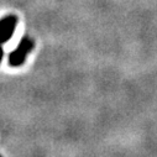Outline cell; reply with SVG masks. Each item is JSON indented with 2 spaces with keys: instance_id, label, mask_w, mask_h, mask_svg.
<instances>
[{
  "instance_id": "6da1fadb",
  "label": "cell",
  "mask_w": 157,
  "mask_h": 157,
  "mask_svg": "<svg viewBox=\"0 0 157 157\" xmlns=\"http://www.w3.org/2000/svg\"><path fill=\"white\" fill-rule=\"evenodd\" d=\"M33 41L29 37H24L17 45V47L9 55V66L11 67H20L26 61L29 52L33 48Z\"/></svg>"
},
{
  "instance_id": "7a4b0ae2",
  "label": "cell",
  "mask_w": 157,
  "mask_h": 157,
  "mask_svg": "<svg viewBox=\"0 0 157 157\" xmlns=\"http://www.w3.org/2000/svg\"><path fill=\"white\" fill-rule=\"evenodd\" d=\"M17 25V17L15 15H8L0 20V45L8 42L15 32Z\"/></svg>"
},
{
  "instance_id": "3957f363",
  "label": "cell",
  "mask_w": 157,
  "mask_h": 157,
  "mask_svg": "<svg viewBox=\"0 0 157 157\" xmlns=\"http://www.w3.org/2000/svg\"><path fill=\"white\" fill-rule=\"evenodd\" d=\"M3 57H4V50H3V47H2V46H0V62H2Z\"/></svg>"
},
{
  "instance_id": "277c9868",
  "label": "cell",
  "mask_w": 157,
  "mask_h": 157,
  "mask_svg": "<svg viewBox=\"0 0 157 157\" xmlns=\"http://www.w3.org/2000/svg\"><path fill=\"white\" fill-rule=\"evenodd\" d=\"M0 157H2V156H0Z\"/></svg>"
}]
</instances>
